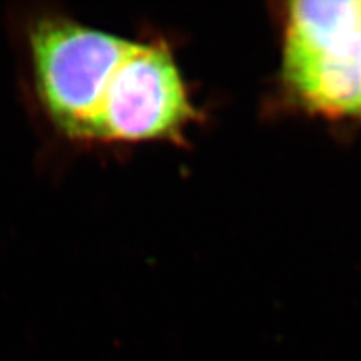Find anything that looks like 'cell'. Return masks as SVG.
Wrapping results in <instances>:
<instances>
[{"label":"cell","instance_id":"obj_1","mask_svg":"<svg viewBox=\"0 0 361 361\" xmlns=\"http://www.w3.org/2000/svg\"><path fill=\"white\" fill-rule=\"evenodd\" d=\"M14 26L39 115L62 137L94 139L109 83L134 42L45 11L20 14Z\"/></svg>","mask_w":361,"mask_h":361},{"label":"cell","instance_id":"obj_2","mask_svg":"<svg viewBox=\"0 0 361 361\" xmlns=\"http://www.w3.org/2000/svg\"><path fill=\"white\" fill-rule=\"evenodd\" d=\"M183 77L171 51L134 42L113 74L95 123V140L172 137L193 119Z\"/></svg>","mask_w":361,"mask_h":361},{"label":"cell","instance_id":"obj_3","mask_svg":"<svg viewBox=\"0 0 361 361\" xmlns=\"http://www.w3.org/2000/svg\"><path fill=\"white\" fill-rule=\"evenodd\" d=\"M283 77L314 110L329 115L361 111V29L307 51L285 53Z\"/></svg>","mask_w":361,"mask_h":361},{"label":"cell","instance_id":"obj_4","mask_svg":"<svg viewBox=\"0 0 361 361\" xmlns=\"http://www.w3.org/2000/svg\"><path fill=\"white\" fill-rule=\"evenodd\" d=\"M361 29V2H293L285 51H306Z\"/></svg>","mask_w":361,"mask_h":361}]
</instances>
